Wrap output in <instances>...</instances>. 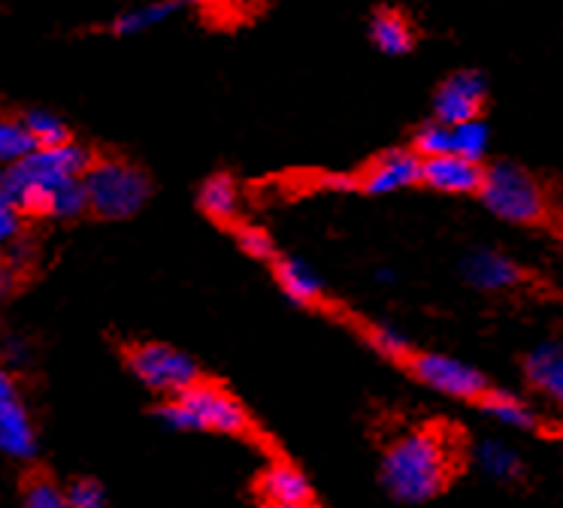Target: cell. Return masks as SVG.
I'll list each match as a JSON object with an SVG mask.
<instances>
[{"label": "cell", "instance_id": "6da1fadb", "mask_svg": "<svg viewBox=\"0 0 563 508\" xmlns=\"http://www.w3.org/2000/svg\"><path fill=\"white\" fill-rule=\"evenodd\" d=\"M452 454L437 430H412L388 445L382 457V484L400 503H428L449 484Z\"/></svg>", "mask_w": 563, "mask_h": 508}, {"label": "cell", "instance_id": "7a4b0ae2", "mask_svg": "<svg viewBox=\"0 0 563 508\" xmlns=\"http://www.w3.org/2000/svg\"><path fill=\"white\" fill-rule=\"evenodd\" d=\"M82 181H86L91 212L100 218H110V221L136 216L148 200V191H152L143 169L128 164V161H115V157L95 161V167L88 169Z\"/></svg>", "mask_w": 563, "mask_h": 508}, {"label": "cell", "instance_id": "3957f363", "mask_svg": "<svg viewBox=\"0 0 563 508\" xmlns=\"http://www.w3.org/2000/svg\"><path fill=\"white\" fill-rule=\"evenodd\" d=\"M478 197L490 209V216L503 218L509 224H537L545 212V200H542V188L537 179L506 161L485 169Z\"/></svg>", "mask_w": 563, "mask_h": 508}, {"label": "cell", "instance_id": "277c9868", "mask_svg": "<svg viewBox=\"0 0 563 508\" xmlns=\"http://www.w3.org/2000/svg\"><path fill=\"white\" fill-rule=\"evenodd\" d=\"M95 167V157L86 145L67 143L62 148H40L15 167H7L3 181L7 188H49L55 191L58 185L70 179H86L88 169Z\"/></svg>", "mask_w": 563, "mask_h": 508}, {"label": "cell", "instance_id": "5b68a950", "mask_svg": "<svg viewBox=\"0 0 563 508\" xmlns=\"http://www.w3.org/2000/svg\"><path fill=\"white\" fill-rule=\"evenodd\" d=\"M128 366L143 385L158 394H173V399L200 385L197 363L164 342H143V345L128 349Z\"/></svg>", "mask_w": 563, "mask_h": 508}, {"label": "cell", "instance_id": "8992f818", "mask_svg": "<svg viewBox=\"0 0 563 508\" xmlns=\"http://www.w3.org/2000/svg\"><path fill=\"white\" fill-rule=\"evenodd\" d=\"M409 369L416 373L421 385L440 390L454 399H482L488 394V378L466 366V363L445 357V354H416L409 357Z\"/></svg>", "mask_w": 563, "mask_h": 508}, {"label": "cell", "instance_id": "52a82bcc", "mask_svg": "<svg viewBox=\"0 0 563 508\" xmlns=\"http://www.w3.org/2000/svg\"><path fill=\"white\" fill-rule=\"evenodd\" d=\"M183 402L185 409L191 411L197 430H212V433H228L236 435L243 433L249 427V415L236 402V397H231L228 390H221L216 385H195L191 390H185L183 397H176Z\"/></svg>", "mask_w": 563, "mask_h": 508}, {"label": "cell", "instance_id": "ba28073f", "mask_svg": "<svg viewBox=\"0 0 563 508\" xmlns=\"http://www.w3.org/2000/svg\"><path fill=\"white\" fill-rule=\"evenodd\" d=\"M488 82L476 70L452 73L433 97V112L437 121L445 128H461L466 121H478V109L485 103Z\"/></svg>", "mask_w": 563, "mask_h": 508}, {"label": "cell", "instance_id": "9c48e42d", "mask_svg": "<svg viewBox=\"0 0 563 508\" xmlns=\"http://www.w3.org/2000/svg\"><path fill=\"white\" fill-rule=\"evenodd\" d=\"M0 448L7 457L31 460L37 454V435L31 427L22 397L15 390L13 378H0Z\"/></svg>", "mask_w": 563, "mask_h": 508}, {"label": "cell", "instance_id": "30bf717a", "mask_svg": "<svg viewBox=\"0 0 563 508\" xmlns=\"http://www.w3.org/2000/svg\"><path fill=\"white\" fill-rule=\"evenodd\" d=\"M418 181H424V157L412 148H394L369 167L367 176L361 179V188L379 197V194H394Z\"/></svg>", "mask_w": 563, "mask_h": 508}, {"label": "cell", "instance_id": "8fae6325", "mask_svg": "<svg viewBox=\"0 0 563 508\" xmlns=\"http://www.w3.org/2000/svg\"><path fill=\"white\" fill-rule=\"evenodd\" d=\"M257 494L264 499L267 508H312V487H309L307 475L288 463H273L261 482H257Z\"/></svg>", "mask_w": 563, "mask_h": 508}, {"label": "cell", "instance_id": "7c38bea8", "mask_svg": "<svg viewBox=\"0 0 563 508\" xmlns=\"http://www.w3.org/2000/svg\"><path fill=\"white\" fill-rule=\"evenodd\" d=\"M485 181V169L478 164H470L464 157L445 155L424 161V181L433 191L442 194H478Z\"/></svg>", "mask_w": 563, "mask_h": 508}, {"label": "cell", "instance_id": "4fadbf2b", "mask_svg": "<svg viewBox=\"0 0 563 508\" xmlns=\"http://www.w3.org/2000/svg\"><path fill=\"white\" fill-rule=\"evenodd\" d=\"M466 281L478 290H509L521 281V269L500 252H473L464 261Z\"/></svg>", "mask_w": 563, "mask_h": 508}, {"label": "cell", "instance_id": "5bb4252c", "mask_svg": "<svg viewBox=\"0 0 563 508\" xmlns=\"http://www.w3.org/2000/svg\"><path fill=\"white\" fill-rule=\"evenodd\" d=\"M525 373L530 385L554 402H563V342H542L527 354Z\"/></svg>", "mask_w": 563, "mask_h": 508}, {"label": "cell", "instance_id": "9a60e30c", "mask_svg": "<svg viewBox=\"0 0 563 508\" xmlns=\"http://www.w3.org/2000/svg\"><path fill=\"white\" fill-rule=\"evenodd\" d=\"M276 281L295 302H316L321 297V290H324L319 273L303 261H297V257L276 261Z\"/></svg>", "mask_w": 563, "mask_h": 508}, {"label": "cell", "instance_id": "2e32d148", "mask_svg": "<svg viewBox=\"0 0 563 508\" xmlns=\"http://www.w3.org/2000/svg\"><path fill=\"white\" fill-rule=\"evenodd\" d=\"M369 36H373L376 48L385 52V55H406L412 48V27L406 24L400 12H376L373 24H369Z\"/></svg>", "mask_w": 563, "mask_h": 508}, {"label": "cell", "instance_id": "e0dca14e", "mask_svg": "<svg viewBox=\"0 0 563 508\" xmlns=\"http://www.w3.org/2000/svg\"><path fill=\"white\" fill-rule=\"evenodd\" d=\"M200 209L207 212L212 221H233L236 209H240V194H236V185H233L231 176H209L203 185H200Z\"/></svg>", "mask_w": 563, "mask_h": 508}, {"label": "cell", "instance_id": "ac0fdd59", "mask_svg": "<svg viewBox=\"0 0 563 508\" xmlns=\"http://www.w3.org/2000/svg\"><path fill=\"white\" fill-rule=\"evenodd\" d=\"M482 409L488 411L494 421L506 423V427H518V430H533V423H537L525 399L515 397L512 390H488L482 397Z\"/></svg>", "mask_w": 563, "mask_h": 508}, {"label": "cell", "instance_id": "d6986e66", "mask_svg": "<svg viewBox=\"0 0 563 508\" xmlns=\"http://www.w3.org/2000/svg\"><path fill=\"white\" fill-rule=\"evenodd\" d=\"M476 466L494 482H512L521 472V460L509 445H503L497 439H485L476 448Z\"/></svg>", "mask_w": 563, "mask_h": 508}, {"label": "cell", "instance_id": "ffe728a7", "mask_svg": "<svg viewBox=\"0 0 563 508\" xmlns=\"http://www.w3.org/2000/svg\"><path fill=\"white\" fill-rule=\"evenodd\" d=\"M40 143L25 124V119H10L0 124V161H7L10 167L22 164L31 155H37Z\"/></svg>", "mask_w": 563, "mask_h": 508}, {"label": "cell", "instance_id": "44dd1931", "mask_svg": "<svg viewBox=\"0 0 563 508\" xmlns=\"http://www.w3.org/2000/svg\"><path fill=\"white\" fill-rule=\"evenodd\" d=\"M176 10H179V3H148V7L128 10L122 12V15H115V22H112V34H119V36L143 34V31H148L152 24H161Z\"/></svg>", "mask_w": 563, "mask_h": 508}, {"label": "cell", "instance_id": "7402d4cb", "mask_svg": "<svg viewBox=\"0 0 563 508\" xmlns=\"http://www.w3.org/2000/svg\"><path fill=\"white\" fill-rule=\"evenodd\" d=\"M25 124L34 133V140L40 143V148H62V145L74 143L70 140V131L62 119H55L52 112H43V109H34L27 112Z\"/></svg>", "mask_w": 563, "mask_h": 508}, {"label": "cell", "instance_id": "603a6c76", "mask_svg": "<svg viewBox=\"0 0 563 508\" xmlns=\"http://www.w3.org/2000/svg\"><path fill=\"white\" fill-rule=\"evenodd\" d=\"M412 152H418L424 161L454 155L452 128H445V124H440V121H430V124H424V128H418Z\"/></svg>", "mask_w": 563, "mask_h": 508}, {"label": "cell", "instance_id": "cb8c5ba5", "mask_svg": "<svg viewBox=\"0 0 563 508\" xmlns=\"http://www.w3.org/2000/svg\"><path fill=\"white\" fill-rule=\"evenodd\" d=\"M88 209H91V206H88V191L82 179L64 181V185H58L55 194H52V218L70 221V218H79L82 212H88Z\"/></svg>", "mask_w": 563, "mask_h": 508}, {"label": "cell", "instance_id": "d4e9b609", "mask_svg": "<svg viewBox=\"0 0 563 508\" xmlns=\"http://www.w3.org/2000/svg\"><path fill=\"white\" fill-rule=\"evenodd\" d=\"M454 155L464 157L470 164H478L488 152V128L482 121H466L461 128H452Z\"/></svg>", "mask_w": 563, "mask_h": 508}, {"label": "cell", "instance_id": "484cf974", "mask_svg": "<svg viewBox=\"0 0 563 508\" xmlns=\"http://www.w3.org/2000/svg\"><path fill=\"white\" fill-rule=\"evenodd\" d=\"M22 508H70L67 490L49 478H31L22 494Z\"/></svg>", "mask_w": 563, "mask_h": 508}, {"label": "cell", "instance_id": "4316f807", "mask_svg": "<svg viewBox=\"0 0 563 508\" xmlns=\"http://www.w3.org/2000/svg\"><path fill=\"white\" fill-rule=\"evenodd\" d=\"M233 236H236V245H240L249 257H255V261H273V257H276L273 236H269L264 228H255V224H236V228H233Z\"/></svg>", "mask_w": 563, "mask_h": 508}, {"label": "cell", "instance_id": "83f0119b", "mask_svg": "<svg viewBox=\"0 0 563 508\" xmlns=\"http://www.w3.org/2000/svg\"><path fill=\"white\" fill-rule=\"evenodd\" d=\"M67 503L70 508H107V496H103V487L91 478H82V482H74L67 487Z\"/></svg>", "mask_w": 563, "mask_h": 508}, {"label": "cell", "instance_id": "f1b7e54d", "mask_svg": "<svg viewBox=\"0 0 563 508\" xmlns=\"http://www.w3.org/2000/svg\"><path fill=\"white\" fill-rule=\"evenodd\" d=\"M369 339H373L376 351L385 354V357H397V361H404V357L412 354V351H409V342H406L394 327H376V330L369 333Z\"/></svg>", "mask_w": 563, "mask_h": 508}, {"label": "cell", "instance_id": "f546056e", "mask_svg": "<svg viewBox=\"0 0 563 508\" xmlns=\"http://www.w3.org/2000/svg\"><path fill=\"white\" fill-rule=\"evenodd\" d=\"M22 212L13 209V206H0V236L3 240H15L19 236V228H22Z\"/></svg>", "mask_w": 563, "mask_h": 508}]
</instances>
